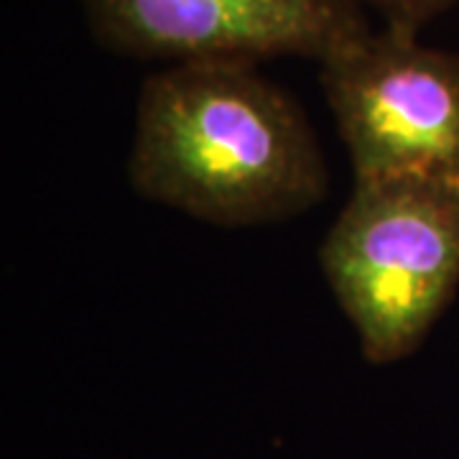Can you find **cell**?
<instances>
[{
  "label": "cell",
  "mask_w": 459,
  "mask_h": 459,
  "mask_svg": "<svg viewBox=\"0 0 459 459\" xmlns=\"http://www.w3.org/2000/svg\"><path fill=\"white\" fill-rule=\"evenodd\" d=\"M128 181L148 202L217 228L291 220L329 189L309 117L247 62L151 74L135 102Z\"/></svg>",
  "instance_id": "1"
},
{
  "label": "cell",
  "mask_w": 459,
  "mask_h": 459,
  "mask_svg": "<svg viewBox=\"0 0 459 459\" xmlns=\"http://www.w3.org/2000/svg\"><path fill=\"white\" fill-rule=\"evenodd\" d=\"M319 265L362 358L406 360L459 289V186L355 181L322 240Z\"/></svg>",
  "instance_id": "2"
},
{
  "label": "cell",
  "mask_w": 459,
  "mask_h": 459,
  "mask_svg": "<svg viewBox=\"0 0 459 459\" xmlns=\"http://www.w3.org/2000/svg\"><path fill=\"white\" fill-rule=\"evenodd\" d=\"M319 66L355 181L459 186L457 54L380 26Z\"/></svg>",
  "instance_id": "3"
},
{
  "label": "cell",
  "mask_w": 459,
  "mask_h": 459,
  "mask_svg": "<svg viewBox=\"0 0 459 459\" xmlns=\"http://www.w3.org/2000/svg\"><path fill=\"white\" fill-rule=\"evenodd\" d=\"M84 11L102 47L171 65H325L373 31L358 0H84Z\"/></svg>",
  "instance_id": "4"
},
{
  "label": "cell",
  "mask_w": 459,
  "mask_h": 459,
  "mask_svg": "<svg viewBox=\"0 0 459 459\" xmlns=\"http://www.w3.org/2000/svg\"><path fill=\"white\" fill-rule=\"evenodd\" d=\"M358 3L365 11H376L385 29L419 36L429 21L442 16L457 0H358Z\"/></svg>",
  "instance_id": "5"
}]
</instances>
